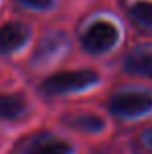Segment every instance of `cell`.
<instances>
[{
    "label": "cell",
    "mask_w": 152,
    "mask_h": 154,
    "mask_svg": "<svg viewBox=\"0 0 152 154\" xmlns=\"http://www.w3.org/2000/svg\"><path fill=\"white\" fill-rule=\"evenodd\" d=\"M110 112L117 117H138L152 110V94L142 90L119 92L110 98Z\"/></svg>",
    "instance_id": "obj_2"
},
{
    "label": "cell",
    "mask_w": 152,
    "mask_h": 154,
    "mask_svg": "<svg viewBox=\"0 0 152 154\" xmlns=\"http://www.w3.org/2000/svg\"><path fill=\"white\" fill-rule=\"evenodd\" d=\"M125 71L135 75L152 77V44L148 46H138L131 50L125 58Z\"/></svg>",
    "instance_id": "obj_6"
},
{
    "label": "cell",
    "mask_w": 152,
    "mask_h": 154,
    "mask_svg": "<svg viewBox=\"0 0 152 154\" xmlns=\"http://www.w3.org/2000/svg\"><path fill=\"white\" fill-rule=\"evenodd\" d=\"M27 35H29V31L23 23H17V21L4 23L0 27V52L8 54V52L19 50L27 42Z\"/></svg>",
    "instance_id": "obj_5"
},
{
    "label": "cell",
    "mask_w": 152,
    "mask_h": 154,
    "mask_svg": "<svg viewBox=\"0 0 152 154\" xmlns=\"http://www.w3.org/2000/svg\"><path fill=\"white\" fill-rule=\"evenodd\" d=\"M119 40V31L117 27L108 21H96L88 27L81 35V46L83 50L92 52V54H102V52L110 50Z\"/></svg>",
    "instance_id": "obj_3"
},
{
    "label": "cell",
    "mask_w": 152,
    "mask_h": 154,
    "mask_svg": "<svg viewBox=\"0 0 152 154\" xmlns=\"http://www.w3.org/2000/svg\"><path fill=\"white\" fill-rule=\"evenodd\" d=\"M144 140H146V144H148V146L152 148V129H150V131H146V135H144Z\"/></svg>",
    "instance_id": "obj_11"
},
{
    "label": "cell",
    "mask_w": 152,
    "mask_h": 154,
    "mask_svg": "<svg viewBox=\"0 0 152 154\" xmlns=\"http://www.w3.org/2000/svg\"><path fill=\"white\" fill-rule=\"evenodd\" d=\"M25 112V100L17 94H0V117L19 119Z\"/></svg>",
    "instance_id": "obj_7"
},
{
    "label": "cell",
    "mask_w": 152,
    "mask_h": 154,
    "mask_svg": "<svg viewBox=\"0 0 152 154\" xmlns=\"http://www.w3.org/2000/svg\"><path fill=\"white\" fill-rule=\"evenodd\" d=\"M96 81H98V73L92 71V69L63 71V73L48 77L42 83V90L50 96H63V94H73V92H79V90H85Z\"/></svg>",
    "instance_id": "obj_1"
},
{
    "label": "cell",
    "mask_w": 152,
    "mask_h": 154,
    "mask_svg": "<svg viewBox=\"0 0 152 154\" xmlns=\"http://www.w3.org/2000/svg\"><path fill=\"white\" fill-rule=\"evenodd\" d=\"M73 146L52 133H38L29 146H27L25 154H71Z\"/></svg>",
    "instance_id": "obj_4"
},
{
    "label": "cell",
    "mask_w": 152,
    "mask_h": 154,
    "mask_svg": "<svg viewBox=\"0 0 152 154\" xmlns=\"http://www.w3.org/2000/svg\"><path fill=\"white\" fill-rule=\"evenodd\" d=\"M129 13H131V17H133L135 21H140L142 25L152 27V0H140V2L131 4Z\"/></svg>",
    "instance_id": "obj_8"
},
{
    "label": "cell",
    "mask_w": 152,
    "mask_h": 154,
    "mask_svg": "<svg viewBox=\"0 0 152 154\" xmlns=\"http://www.w3.org/2000/svg\"><path fill=\"white\" fill-rule=\"evenodd\" d=\"M69 125H73L77 129H83V131H100L102 129V121L100 117H94V115H81V117H69L67 119Z\"/></svg>",
    "instance_id": "obj_9"
},
{
    "label": "cell",
    "mask_w": 152,
    "mask_h": 154,
    "mask_svg": "<svg viewBox=\"0 0 152 154\" xmlns=\"http://www.w3.org/2000/svg\"><path fill=\"white\" fill-rule=\"evenodd\" d=\"M23 6H29V8H36V11H48L54 0H19Z\"/></svg>",
    "instance_id": "obj_10"
}]
</instances>
